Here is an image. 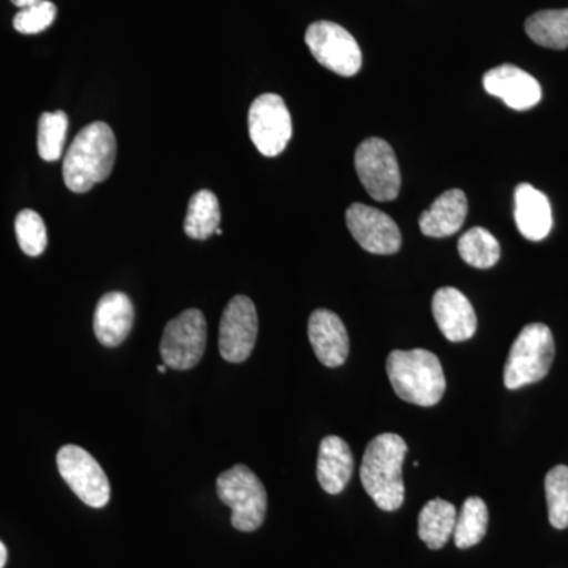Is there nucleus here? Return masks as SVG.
Segmentation results:
<instances>
[{
	"instance_id": "obj_1",
	"label": "nucleus",
	"mask_w": 568,
	"mask_h": 568,
	"mask_svg": "<svg viewBox=\"0 0 568 568\" xmlns=\"http://www.w3.org/2000/svg\"><path fill=\"white\" fill-rule=\"evenodd\" d=\"M115 153L118 142L108 123L93 122L84 126L63 159L67 189L74 193H88L97 183L106 181L114 170Z\"/></svg>"
},
{
	"instance_id": "obj_2",
	"label": "nucleus",
	"mask_w": 568,
	"mask_h": 568,
	"mask_svg": "<svg viewBox=\"0 0 568 568\" xmlns=\"http://www.w3.org/2000/svg\"><path fill=\"white\" fill-rule=\"evenodd\" d=\"M406 454L405 439L395 433L376 436L366 446L361 480L365 491L381 510L395 511L405 503L403 465Z\"/></svg>"
},
{
	"instance_id": "obj_3",
	"label": "nucleus",
	"mask_w": 568,
	"mask_h": 568,
	"mask_svg": "<svg viewBox=\"0 0 568 568\" xmlns=\"http://www.w3.org/2000/svg\"><path fill=\"white\" fill-rule=\"evenodd\" d=\"M387 375L395 394L417 406H435L446 394L443 364L432 351H392Z\"/></svg>"
},
{
	"instance_id": "obj_4",
	"label": "nucleus",
	"mask_w": 568,
	"mask_h": 568,
	"mask_svg": "<svg viewBox=\"0 0 568 568\" xmlns=\"http://www.w3.org/2000/svg\"><path fill=\"white\" fill-rule=\"evenodd\" d=\"M555 354V338L548 325H526L515 339L504 368V384L508 390H517L544 379L551 368Z\"/></svg>"
},
{
	"instance_id": "obj_5",
	"label": "nucleus",
	"mask_w": 568,
	"mask_h": 568,
	"mask_svg": "<svg viewBox=\"0 0 568 568\" xmlns=\"http://www.w3.org/2000/svg\"><path fill=\"white\" fill-rule=\"evenodd\" d=\"M220 500L233 510L231 523L242 532H253L263 526L267 514V493L263 481L250 467L237 465L224 470L216 480Z\"/></svg>"
},
{
	"instance_id": "obj_6",
	"label": "nucleus",
	"mask_w": 568,
	"mask_h": 568,
	"mask_svg": "<svg viewBox=\"0 0 568 568\" xmlns=\"http://www.w3.org/2000/svg\"><path fill=\"white\" fill-rule=\"evenodd\" d=\"M355 171L373 200L387 203L398 196L402 173L394 149L381 138H369L355 151Z\"/></svg>"
},
{
	"instance_id": "obj_7",
	"label": "nucleus",
	"mask_w": 568,
	"mask_h": 568,
	"mask_svg": "<svg viewBox=\"0 0 568 568\" xmlns=\"http://www.w3.org/2000/svg\"><path fill=\"white\" fill-rule=\"evenodd\" d=\"M205 345H207V321L200 310L192 308L168 323L160 353H162L164 365L185 372L200 364Z\"/></svg>"
},
{
	"instance_id": "obj_8",
	"label": "nucleus",
	"mask_w": 568,
	"mask_h": 568,
	"mask_svg": "<svg viewBox=\"0 0 568 568\" xmlns=\"http://www.w3.org/2000/svg\"><path fill=\"white\" fill-rule=\"evenodd\" d=\"M306 47L325 69L339 77H354L362 69V51L345 28L331 21H317L305 33Z\"/></svg>"
},
{
	"instance_id": "obj_9",
	"label": "nucleus",
	"mask_w": 568,
	"mask_h": 568,
	"mask_svg": "<svg viewBox=\"0 0 568 568\" xmlns=\"http://www.w3.org/2000/svg\"><path fill=\"white\" fill-rule=\"evenodd\" d=\"M59 473L85 506L102 508L110 503L111 485L103 467L84 448L63 446L58 454Z\"/></svg>"
},
{
	"instance_id": "obj_10",
	"label": "nucleus",
	"mask_w": 568,
	"mask_h": 568,
	"mask_svg": "<svg viewBox=\"0 0 568 568\" xmlns=\"http://www.w3.org/2000/svg\"><path fill=\"white\" fill-rule=\"evenodd\" d=\"M248 130L253 144L264 156L280 155L293 138V119L282 97H257L250 106Z\"/></svg>"
},
{
	"instance_id": "obj_11",
	"label": "nucleus",
	"mask_w": 568,
	"mask_h": 568,
	"mask_svg": "<svg viewBox=\"0 0 568 568\" xmlns=\"http://www.w3.org/2000/svg\"><path fill=\"white\" fill-rule=\"evenodd\" d=\"M257 312L252 298L235 295L220 323V354L231 364H242L253 353L257 338Z\"/></svg>"
},
{
	"instance_id": "obj_12",
	"label": "nucleus",
	"mask_w": 568,
	"mask_h": 568,
	"mask_svg": "<svg viewBox=\"0 0 568 568\" xmlns=\"http://www.w3.org/2000/svg\"><path fill=\"white\" fill-rule=\"evenodd\" d=\"M346 224L357 244L368 253L395 254L402 248L399 227L383 211L355 203L347 209Z\"/></svg>"
},
{
	"instance_id": "obj_13",
	"label": "nucleus",
	"mask_w": 568,
	"mask_h": 568,
	"mask_svg": "<svg viewBox=\"0 0 568 568\" xmlns=\"http://www.w3.org/2000/svg\"><path fill=\"white\" fill-rule=\"evenodd\" d=\"M484 88L489 95L503 100L515 111H528L541 100V88L536 78L515 65H500L487 71Z\"/></svg>"
},
{
	"instance_id": "obj_14",
	"label": "nucleus",
	"mask_w": 568,
	"mask_h": 568,
	"mask_svg": "<svg viewBox=\"0 0 568 568\" xmlns=\"http://www.w3.org/2000/svg\"><path fill=\"white\" fill-rule=\"evenodd\" d=\"M432 306L437 327L448 342H466L476 334V312L462 291L455 287H440L433 297Z\"/></svg>"
},
{
	"instance_id": "obj_15",
	"label": "nucleus",
	"mask_w": 568,
	"mask_h": 568,
	"mask_svg": "<svg viewBox=\"0 0 568 568\" xmlns=\"http://www.w3.org/2000/svg\"><path fill=\"white\" fill-rule=\"evenodd\" d=\"M308 338L321 364L336 368L349 355V335L343 321L328 310H316L308 321Z\"/></svg>"
},
{
	"instance_id": "obj_16",
	"label": "nucleus",
	"mask_w": 568,
	"mask_h": 568,
	"mask_svg": "<svg viewBox=\"0 0 568 568\" xmlns=\"http://www.w3.org/2000/svg\"><path fill=\"white\" fill-rule=\"evenodd\" d=\"M133 323L134 308L129 295L108 293L100 298L93 315V332L103 346L122 345L132 332Z\"/></svg>"
},
{
	"instance_id": "obj_17",
	"label": "nucleus",
	"mask_w": 568,
	"mask_h": 568,
	"mask_svg": "<svg viewBox=\"0 0 568 568\" xmlns=\"http://www.w3.org/2000/svg\"><path fill=\"white\" fill-rule=\"evenodd\" d=\"M515 222L519 233L532 242L544 241L551 231V204L529 183H519L515 190Z\"/></svg>"
},
{
	"instance_id": "obj_18",
	"label": "nucleus",
	"mask_w": 568,
	"mask_h": 568,
	"mask_svg": "<svg viewBox=\"0 0 568 568\" xmlns=\"http://www.w3.org/2000/svg\"><path fill=\"white\" fill-rule=\"evenodd\" d=\"M354 457L349 446L338 436L324 437L317 455V480L328 495H338L349 484Z\"/></svg>"
},
{
	"instance_id": "obj_19",
	"label": "nucleus",
	"mask_w": 568,
	"mask_h": 568,
	"mask_svg": "<svg viewBox=\"0 0 568 568\" xmlns=\"http://www.w3.org/2000/svg\"><path fill=\"white\" fill-rule=\"evenodd\" d=\"M467 197L462 190L454 189L440 194L428 211L418 220L422 233L428 237H448L462 230L467 216Z\"/></svg>"
},
{
	"instance_id": "obj_20",
	"label": "nucleus",
	"mask_w": 568,
	"mask_h": 568,
	"mask_svg": "<svg viewBox=\"0 0 568 568\" xmlns=\"http://www.w3.org/2000/svg\"><path fill=\"white\" fill-rule=\"evenodd\" d=\"M457 517L454 504L444 499L429 500L418 515V537L429 549L446 547L448 538L454 536Z\"/></svg>"
},
{
	"instance_id": "obj_21",
	"label": "nucleus",
	"mask_w": 568,
	"mask_h": 568,
	"mask_svg": "<svg viewBox=\"0 0 568 568\" xmlns=\"http://www.w3.org/2000/svg\"><path fill=\"white\" fill-rule=\"evenodd\" d=\"M220 223H222V209L215 193L201 190L193 194L186 211L185 223H183L185 234L194 241H205L216 234Z\"/></svg>"
},
{
	"instance_id": "obj_22",
	"label": "nucleus",
	"mask_w": 568,
	"mask_h": 568,
	"mask_svg": "<svg viewBox=\"0 0 568 568\" xmlns=\"http://www.w3.org/2000/svg\"><path fill=\"white\" fill-rule=\"evenodd\" d=\"M526 33L534 43L549 50L568 48V9L544 10L526 21Z\"/></svg>"
},
{
	"instance_id": "obj_23",
	"label": "nucleus",
	"mask_w": 568,
	"mask_h": 568,
	"mask_svg": "<svg viewBox=\"0 0 568 568\" xmlns=\"http://www.w3.org/2000/svg\"><path fill=\"white\" fill-rule=\"evenodd\" d=\"M488 529V508L480 497H467L457 517L454 537L459 549L476 547Z\"/></svg>"
},
{
	"instance_id": "obj_24",
	"label": "nucleus",
	"mask_w": 568,
	"mask_h": 568,
	"mask_svg": "<svg viewBox=\"0 0 568 568\" xmlns=\"http://www.w3.org/2000/svg\"><path fill=\"white\" fill-rule=\"evenodd\" d=\"M459 256L476 268H489L500 257V245L485 227H473L458 242Z\"/></svg>"
},
{
	"instance_id": "obj_25",
	"label": "nucleus",
	"mask_w": 568,
	"mask_h": 568,
	"mask_svg": "<svg viewBox=\"0 0 568 568\" xmlns=\"http://www.w3.org/2000/svg\"><path fill=\"white\" fill-rule=\"evenodd\" d=\"M69 118L65 112H43L39 122V153L44 162H58L65 145Z\"/></svg>"
},
{
	"instance_id": "obj_26",
	"label": "nucleus",
	"mask_w": 568,
	"mask_h": 568,
	"mask_svg": "<svg viewBox=\"0 0 568 568\" xmlns=\"http://www.w3.org/2000/svg\"><path fill=\"white\" fill-rule=\"evenodd\" d=\"M548 517L552 528H568V466L552 467L545 477Z\"/></svg>"
},
{
	"instance_id": "obj_27",
	"label": "nucleus",
	"mask_w": 568,
	"mask_h": 568,
	"mask_svg": "<svg viewBox=\"0 0 568 568\" xmlns=\"http://www.w3.org/2000/svg\"><path fill=\"white\" fill-rule=\"evenodd\" d=\"M14 231H17L18 244L28 256H40L47 250V226L36 211L26 209L18 213Z\"/></svg>"
},
{
	"instance_id": "obj_28",
	"label": "nucleus",
	"mask_w": 568,
	"mask_h": 568,
	"mask_svg": "<svg viewBox=\"0 0 568 568\" xmlns=\"http://www.w3.org/2000/svg\"><path fill=\"white\" fill-rule=\"evenodd\" d=\"M55 14H58V9H55L54 3L50 0H41L36 6L26 7V9L18 11L13 26L18 32L24 33V36H36V33L51 28Z\"/></svg>"
},
{
	"instance_id": "obj_29",
	"label": "nucleus",
	"mask_w": 568,
	"mask_h": 568,
	"mask_svg": "<svg viewBox=\"0 0 568 568\" xmlns=\"http://www.w3.org/2000/svg\"><path fill=\"white\" fill-rule=\"evenodd\" d=\"M14 6L20 7V9H26V7L36 6V3L41 2V0H11Z\"/></svg>"
},
{
	"instance_id": "obj_30",
	"label": "nucleus",
	"mask_w": 568,
	"mask_h": 568,
	"mask_svg": "<svg viewBox=\"0 0 568 568\" xmlns=\"http://www.w3.org/2000/svg\"><path fill=\"white\" fill-rule=\"evenodd\" d=\"M7 558H9V552H7L6 545L0 541V568L6 567Z\"/></svg>"
},
{
	"instance_id": "obj_31",
	"label": "nucleus",
	"mask_w": 568,
	"mask_h": 568,
	"mask_svg": "<svg viewBox=\"0 0 568 568\" xmlns=\"http://www.w3.org/2000/svg\"><path fill=\"white\" fill-rule=\"evenodd\" d=\"M159 372H160V373H163V375H164V373H166V372H168V366H166V365H160V366H159Z\"/></svg>"
},
{
	"instance_id": "obj_32",
	"label": "nucleus",
	"mask_w": 568,
	"mask_h": 568,
	"mask_svg": "<svg viewBox=\"0 0 568 568\" xmlns=\"http://www.w3.org/2000/svg\"><path fill=\"white\" fill-rule=\"evenodd\" d=\"M222 234H223L222 227H220V230H216V235H222Z\"/></svg>"
}]
</instances>
